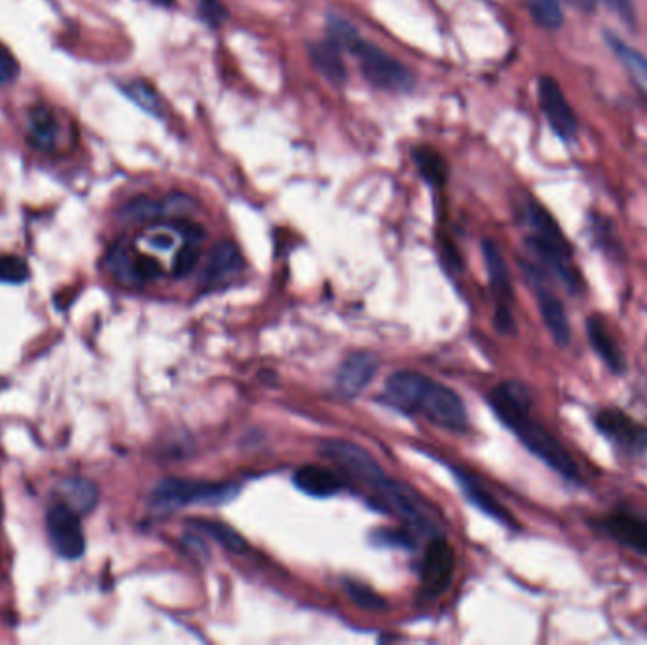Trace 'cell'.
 <instances>
[{"label": "cell", "instance_id": "19", "mask_svg": "<svg viewBox=\"0 0 647 645\" xmlns=\"http://www.w3.org/2000/svg\"><path fill=\"white\" fill-rule=\"evenodd\" d=\"M309 55H311V61H313L316 70L332 84H343L347 80L343 50L333 42L332 38L311 44Z\"/></svg>", "mask_w": 647, "mask_h": 645}, {"label": "cell", "instance_id": "35", "mask_svg": "<svg viewBox=\"0 0 647 645\" xmlns=\"http://www.w3.org/2000/svg\"><path fill=\"white\" fill-rule=\"evenodd\" d=\"M593 229H595L596 241H598V243L602 245V248H604V250H606L608 254H610V250H613V254L617 256V254H619L617 250H619L621 246L617 245V241L610 237V229L606 227V222H604V220H598V218H595V222H593Z\"/></svg>", "mask_w": 647, "mask_h": 645}, {"label": "cell", "instance_id": "4", "mask_svg": "<svg viewBox=\"0 0 647 645\" xmlns=\"http://www.w3.org/2000/svg\"><path fill=\"white\" fill-rule=\"evenodd\" d=\"M335 44L343 52H349L350 55H354L358 59L360 70L371 86L394 91V93L409 91L413 88L415 78H413L411 70L407 69L402 61L392 57L390 53H386L379 46L364 40L354 25H347L337 35Z\"/></svg>", "mask_w": 647, "mask_h": 645}, {"label": "cell", "instance_id": "9", "mask_svg": "<svg viewBox=\"0 0 647 645\" xmlns=\"http://www.w3.org/2000/svg\"><path fill=\"white\" fill-rule=\"evenodd\" d=\"M483 260L489 275L490 290L498 301L496 309V328L502 333L515 332V318L511 313L513 303V284L509 275L508 263L504 260L502 250L494 241H483Z\"/></svg>", "mask_w": 647, "mask_h": 645}, {"label": "cell", "instance_id": "27", "mask_svg": "<svg viewBox=\"0 0 647 645\" xmlns=\"http://www.w3.org/2000/svg\"><path fill=\"white\" fill-rule=\"evenodd\" d=\"M526 6L534 21L543 29L557 31L562 27L564 12L560 0H526Z\"/></svg>", "mask_w": 647, "mask_h": 645}, {"label": "cell", "instance_id": "37", "mask_svg": "<svg viewBox=\"0 0 647 645\" xmlns=\"http://www.w3.org/2000/svg\"><path fill=\"white\" fill-rule=\"evenodd\" d=\"M568 4L576 6L581 12H595L596 2L598 0H566Z\"/></svg>", "mask_w": 647, "mask_h": 645}, {"label": "cell", "instance_id": "5", "mask_svg": "<svg viewBox=\"0 0 647 645\" xmlns=\"http://www.w3.org/2000/svg\"><path fill=\"white\" fill-rule=\"evenodd\" d=\"M239 490L233 483H210L197 479L169 477L152 490L150 504L159 511H176L192 504H222Z\"/></svg>", "mask_w": 647, "mask_h": 645}, {"label": "cell", "instance_id": "36", "mask_svg": "<svg viewBox=\"0 0 647 645\" xmlns=\"http://www.w3.org/2000/svg\"><path fill=\"white\" fill-rule=\"evenodd\" d=\"M381 536H383V541H385V543H394V545H400V547H405V545H409V543H411V540H409L405 534H402V532L383 530V532H381Z\"/></svg>", "mask_w": 647, "mask_h": 645}, {"label": "cell", "instance_id": "7", "mask_svg": "<svg viewBox=\"0 0 647 645\" xmlns=\"http://www.w3.org/2000/svg\"><path fill=\"white\" fill-rule=\"evenodd\" d=\"M523 271H525L526 280L530 282L534 296H536V303L540 307V314H542L543 324L547 328V332L551 333L553 341L559 347H568L572 341V328H570V320L568 314L564 309V303L560 301L557 294L549 288L547 280H545V273L538 265L534 263H523Z\"/></svg>", "mask_w": 647, "mask_h": 645}, {"label": "cell", "instance_id": "30", "mask_svg": "<svg viewBox=\"0 0 647 645\" xmlns=\"http://www.w3.org/2000/svg\"><path fill=\"white\" fill-rule=\"evenodd\" d=\"M199 243L201 239L197 237H186V245L176 252L175 262H173V273L176 277L188 275L195 267V263L199 260V248H197Z\"/></svg>", "mask_w": 647, "mask_h": 645}, {"label": "cell", "instance_id": "33", "mask_svg": "<svg viewBox=\"0 0 647 645\" xmlns=\"http://www.w3.org/2000/svg\"><path fill=\"white\" fill-rule=\"evenodd\" d=\"M612 14L621 19L630 29H636L638 25V10L634 0H600Z\"/></svg>", "mask_w": 647, "mask_h": 645}, {"label": "cell", "instance_id": "1", "mask_svg": "<svg viewBox=\"0 0 647 645\" xmlns=\"http://www.w3.org/2000/svg\"><path fill=\"white\" fill-rule=\"evenodd\" d=\"M490 407L504 426L517 436L530 453L540 458L562 479L574 485H583L581 471L576 460L564 449L557 437L553 436L543 424L530 417L532 396L525 384L517 381L500 383L489 396Z\"/></svg>", "mask_w": 647, "mask_h": 645}, {"label": "cell", "instance_id": "6", "mask_svg": "<svg viewBox=\"0 0 647 645\" xmlns=\"http://www.w3.org/2000/svg\"><path fill=\"white\" fill-rule=\"evenodd\" d=\"M375 490L383 498L386 507H390L402 521L409 524L415 532L436 536L438 526L434 521L432 509L411 485L385 477Z\"/></svg>", "mask_w": 647, "mask_h": 645}, {"label": "cell", "instance_id": "2", "mask_svg": "<svg viewBox=\"0 0 647 645\" xmlns=\"http://www.w3.org/2000/svg\"><path fill=\"white\" fill-rule=\"evenodd\" d=\"M386 396L407 411L422 413L426 419L449 430L468 424V411L455 390L417 371H396L386 379Z\"/></svg>", "mask_w": 647, "mask_h": 645}, {"label": "cell", "instance_id": "23", "mask_svg": "<svg viewBox=\"0 0 647 645\" xmlns=\"http://www.w3.org/2000/svg\"><path fill=\"white\" fill-rule=\"evenodd\" d=\"M458 483L464 490L466 498L472 502L473 506L479 507L483 513H487L492 519H496L498 523H504L511 528H517V521L515 517L509 513L506 507L502 506L498 500H494L487 490L483 489L475 479L466 477V475H458Z\"/></svg>", "mask_w": 647, "mask_h": 645}, {"label": "cell", "instance_id": "15", "mask_svg": "<svg viewBox=\"0 0 647 645\" xmlns=\"http://www.w3.org/2000/svg\"><path fill=\"white\" fill-rule=\"evenodd\" d=\"M585 332H587L589 345L595 350L596 356L602 360V364L608 367L613 375H623L627 371V360L623 350L613 339L608 322L600 314H591L585 320Z\"/></svg>", "mask_w": 647, "mask_h": 645}, {"label": "cell", "instance_id": "8", "mask_svg": "<svg viewBox=\"0 0 647 645\" xmlns=\"http://www.w3.org/2000/svg\"><path fill=\"white\" fill-rule=\"evenodd\" d=\"M596 430L619 451L630 456H646L647 426L617 407H604L595 415Z\"/></svg>", "mask_w": 647, "mask_h": 645}, {"label": "cell", "instance_id": "32", "mask_svg": "<svg viewBox=\"0 0 647 645\" xmlns=\"http://www.w3.org/2000/svg\"><path fill=\"white\" fill-rule=\"evenodd\" d=\"M199 14L210 27H222L229 18L228 8L224 6L222 0H201Z\"/></svg>", "mask_w": 647, "mask_h": 645}, {"label": "cell", "instance_id": "11", "mask_svg": "<svg viewBox=\"0 0 647 645\" xmlns=\"http://www.w3.org/2000/svg\"><path fill=\"white\" fill-rule=\"evenodd\" d=\"M538 99L542 106V114L553 133L564 142H574L578 139V116L555 78L542 76L538 80Z\"/></svg>", "mask_w": 647, "mask_h": 645}, {"label": "cell", "instance_id": "21", "mask_svg": "<svg viewBox=\"0 0 647 645\" xmlns=\"http://www.w3.org/2000/svg\"><path fill=\"white\" fill-rule=\"evenodd\" d=\"M604 40L608 44V48L612 50L613 55L617 57V61L623 65V69L627 70L630 78L647 91V57L642 52H638L636 48H632L627 44L621 36L613 35L612 31H604Z\"/></svg>", "mask_w": 647, "mask_h": 645}, {"label": "cell", "instance_id": "22", "mask_svg": "<svg viewBox=\"0 0 647 645\" xmlns=\"http://www.w3.org/2000/svg\"><path fill=\"white\" fill-rule=\"evenodd\" d=\"M29 140L38 150H53L59 137V123L48 106H33L27 116Z\"/></svg>", "mask_w": 647, "mask_h": 645}, {"label": "cell", "instance_id": "34", "mask_svg": "<svg viewBox=\"0 0 647 645\" xmlns=\"http://www.w3.org/2000/svg\"><path fill=\"white\" fill-rule=\"evenodd\" d=\"M19 76L18 59L4 44H0V86L12 84Z\"/></svg>", "mask_w": 647, "mask_h": 645}, {"label": "cell", "instance_id": "13", "mask_svg": "<svg viewBox=\"0 0 647 645\" xmlns=\"http://www.w3.org/2000/svg\"><path fill=\"white\" fill-rule=\"evenodd\" d=\"M455 551L445 538L434 536L422 560V587L430 596L441 594L455 574Z\"/></svg>", "mask_w": 647, "mask_h": 645}, {"label": "cell", "instance_id": "38", "mask_svg": "<svg viewBox=\"0 0 647 645\" xmlns=\"http://www.w3.org/2000/svg\"><path fill=\"white\" fill-rule=\"evenodd\" d=\"M152 4H158V6H171L173 0H150Z\"/></svg>", "mask_w": 647, "mask_h": 645}, {"label": "cell", "instance_id": "28", "mask_svg": "<svg viewBox=\"0 0 647 645\" xmlns=\"http://www.w3.org/2000/svg\"><path fill=\"white\" fill-rule=\"evenodd\" d=\"M29 279V265L12 254H0V282L2 284H23Z\"/></svg>", "mask_w": 647, "mask_h": 645}, {"label": "cell", "instance_id": "24", "mask_svg": "<svg viewBox=\"0 0 647 645\" xmlns=\"http://www.w3.org/2000/svg\"><path fill=\"white\" fill-rule=\"evenodd\" d=\"M190 526L195 528L197 532L205 534L210 540L216 541L218 545H222L229 553L243 555L248 551V543H246L245 538L235 528H231L226 523L210 521V519H193V521H190Z\"/></svg>", "mask_w": 647, "mask_h": 645}, {"label": "cell", "instance_id": "14", "mask_svg": "<svg viewBox=\"0 0 647 645\" xmlns=\"http://www.w3.org/2000/svg\"><path fill=\"white\" fill-rule=\"evenodd\" d=\"M598 528L615 543L647 557V517L630 511H613L598 521Z\"/></svg>", "mask_w": 647, "mask_h": 645}, {"label": "cell", "instance_id": "12", "mask_svg": "<svg viewBox=\"0 0 647 645\" xmlns=\"http://www.w3.org/2000/svg\"><path fill=\"white\" fill-rule=\"evenodd\" d=\"M46 528H48L53 549L59 557L74 560L84 555L86 540H84L80 515L67 504L59 502L50 507L46 515Z\"/></svg>", "mask_w": 647, "mask_h": 645}, {"label": "cell", "instance_id": "3", "mask_svg": "<svg viewBox=\"0 0 647 645\" xmlns=\"http://www.w3.org/2000/svg\"><path fill=\"white\" fill-rule=\"evenodd\" d=\"M526 224L532 233L526 237V248L536 258L545 275L559 280L568 294L581 296L585 282L574 263V250L551 212L536 201H528Z\"/></svg>", "mask_w": 647, "mask_h": 645}, {"label": "cell", "instance_id": "20", "mask_svg": "<svg viewBox=\"0 0 647 645\" xmlns=\"http://www.w3.org/2000/svg\"><path fill=\"white\" fill-rule=\"evenodd\" d=\"M59 502L67 504L78 515L91 513L99 504V489L89 479H65L57 487Z\"/></svg>", "mask_w": 647, "mask_h": 645}, {"label": "cell", "instance_id": "29", "mask_svg": "<svg viewBox=\"0 0 647 645\" xmlns=\"http://www.w3.org/2000/svg\"><path fill=\"white\" fill-rule=\"evenodd\" d=\"M345 589H347V594H349L350 600H352L356 606H360L362 610L381 611L386 608L385 598H381L379 594L375 593V591H371L369 587L362 585V583L347 581Z\"/></svg>", "mask_w": 647, "mask_h": 645}, {"label": "cell", "instance_id": "26", "mask_svg": "<svg viewBox=\"0 0 647 645\" xmlns=\"http://www.w3.org/2000/svg\"><path fill=\"white\" fill-rule=\"evenodd\" d=\"M413 159L419 167L420 175L424 176L432 184H441L447 176V165L445 159L439 156L438 152L430 146H420L413 152Z\"/></svg>", "mask_w": 647, "mask_h": 645}, {"label": "cell", "instance_id": "31", "mask_svg": "<svg viewBox=\"0 0 647 645\" xmlns=\"http://www.w3.org/2000/svg\"><path fill=\"white\" fill-rule=\"evenodd\" d=\"M159 214H163V203H156V201H150V199H137L133 203H129L125 209H123V216L133 220V222H144V220H152L156 218Z\"/></svg>", "mask_w": 647, "mask_h": 645}, {"label": "cell", "instance_id": "18", "mask_svg": "<svg viewBox=\"0 0 647 645\" xmlns=\"http://www.w3.org/2000/svg\"><path fill=\"white\" fill-rule=\"evenodd\" d=\"M294 483L301 492L315 498H330L343 490V481L337 473L324 466H303L296 471Z\"/></svg>", "mask_w": 647, "mask_h": 645}, {"label": "cell", "instance_id": "16", "mask_svg": "<svg viewBox=\"0 0 647 645\" xmlns=\"http://www.w3.org/2000/svg\"><path fill=\"white\" fill-rule=\"evenodd\" d=\"M379 369V360L371 352H354L341 364L337 371V390L347 396L354 398L358 396L375 377Z\"/></svg>", "mask_w": 647, "mask_h": 645}, {"label": "cell", "instance_id": "10", "mask_svg": "<svg viewBox=\"0 0 647 645\" xmlns=\"http://www.w3.org/2000/svg\"><path fill=\"white\" fill-rule=\"evenodd\" d=\"M320 454L373 489L386 477L385 471L366 449L345 439H326L320 445Z\"/></svg>", "mask_w": 647, "mask_h": 645}, {"label": "cell", "instance_id": "17", "mask_svg": "<svg viewBox=\"0 0 647 645\" xmlns=\"http://www.w3.org/2000/svg\"><path fill=\"white\" fill-rule=\"evenodd\" d=\"M241 267H243V258H241L239 248L233 243L224 241L210 250L203 275H201V282L209 288H214L229 277H233Z\"/></svg>", "mask_w": 647, "mask_h": 645}, {"label": "cell", "instance_id": "25", "mask_svg": "<svg viewBox=\"0 0 647 645\" xmlns=\"http://www.w3.org/2000/svg\"><path fill=\"white\" fill-rule=\"evenodd\" d=\"M122 91L125 97H129L144 112H148L156 118L163 116V110H165L163 101H161L158 91L152 88L148 82H144V80L127 82V84H123Z\"/></svg>", "mask_w": 647, "mask_h": 645}]
</instances>
